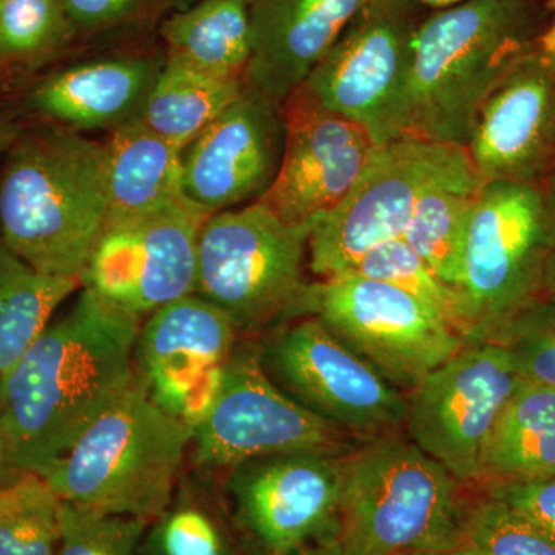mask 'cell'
I'll use <instances>...</instances> for the list:
<instances>
[{
	"label": "cell",
	"instance_id": "7",
	"mask_svg": "<svg viewBox=\"0 0 555 555\" xmlns=\"http://www.w3.org/2000/svg\"><path fill=\"white\" fill-rule=\"evenodd\" d=\"M555 244V204L546 184L485 182L463 255L460 291L469 313L467 343L486 341L543 298Z\"/></svg>",
	"mask_w": 555,
	"mask_h": 555
},
{
	"label": "cell",
	"instance_id": "13",
	"mask_svg": "<svg viewBox=\"0 0 555 555\" xmlns=\"http://www.w3.org/2000/svg\"><path fill=\"white\" fill-rule=\"evenodd\" d=\"M499 343H466L408 392L404 433L465 488L480 481L492 433L524 385Z\"/></svg>",
	"mask_w": 555,
	"mask_h": 555
},
{
	"label": "cell",
	"instance_id": "31",
	"mask_svg": "<svg viewBox=\"0 0 555 555\" xmlns=\"http://www.w3.org/2000/svg\"><path fill=\"white\" fill-rule=\"evenodd\" d=\"M61 499L42 477L25 474L0 491V555H57Z\"/></svg>",
	"mask_w": 555,
	"mask_h": 555
},
{
	"label": "cell",
	"instance_id": "27",
	"mask_svg": "<svg viewBox=\"0 0 555 555\" xmlns=\"http://www.w3.org/2000/svg\"><path fill=\"white\" fill-rule=\"evenodd\" d=\"M79 287L80 278L39 272L0 246V377L30 349L56 309Z\"/></svg>",
	"mask_w": 555,
	"mask_h": 555
},
{
	"label": "cell",
	"instance_id": "16",
	"mask_svg": "<svg viewBox=\"0 0 555 555\" xmlns=\"http://www.w3.org/2000/svg\"><path fill=\"white\" fill-rule=\"evenodd\" d=\"M238 331L192 294L150 313L134 347V378L171 418L195 429L217 400Z\"/></svg>",
	"mask_w": 555,
	"mask_h": 555
},
{
	"label": "cell",
	"instance_id": "14",
	"mask_svg": "<svg viewBox=\"0 0 555 555\" xmlns=\"http://www.w3.org/2000/svg\"><path fill=\"white\" fill-rule=\"evenodd\" d=\"M360 441L324 422L273 385L257 343L238 341L214 406L193 429L192 469L217 478L257 456L292 451L346 454Z\"/></svg>",
	"mask_w": 555,
	"mask_h": 555
},
{
	"label": "cell",
	"instance_id": "40",
	"mask_svg": "<svg viewBox=\"0 0 555 555\" xmlns=\"http://www.w3.org/2000/svg\"><path fill=\"white\" fill-rule=\"evenodd\" d=\"M21 137L20 129L10 122H0V155L9 152L11 145Z\"/></svg>",
	"mask_w": 555,
	"mask_h": 555
},
{
	"label": "cell",
	"instance_id": "25",
	"mask_svg": "<svg viewBox=\"0 0 555 555\" xmlns=\"http://www.w3.org/2000/svg\"><path fill=\"white\" fill-rule=\"evenodd\" d=\"M145 555H246L218 491L198 470L179 478L169 506L150 521Z\"/></svg>",
	"mask_w": 555,
	"mask_h": 555
},
{
	"label": "cell",
	"instance_id": "22",
	"mask_svg": "<svg viewBox=\"0 0 555 555\" xmlns=\"http://www.w3.org/2000/svg\"><path fill=\"white\" fill-rule=\"evenodd\" d=\"M104 144L108 222L142 217L185 198L184 150L141 118L113 130Z\"/></svg>",
	"mask_w": 555,
	"mask_h": 555
},
{
	"label": "cell",
	"instance_id": "4",
	"mask_svg": "<svg viewBox=\"0 0 555 555\" xmlns=\"http://www.w3.org/2000/svg\"><path fill=\"white\" fill-rule=\"evenodd\" d=\"M465 492L406 434L363 441L343 459L339 540L353 555L459 550Z\"/></svg>",
	"mask_w": 555,
	"mask_h": 555
},
{
	"label": "cell",
	"instance_id": "34",
	"mask_svg": "<svg viewBox=\"0 0 555 555\" xmlns=\"http://www.w3.org/2000/svg\"><path fill=\"white\" fill-rule=\"evenodd\" d=\"M489 339L511 353L524 382L555 389V308L551 302L537 299Z\"/></svg>",
	"mask_w": 555,
	"mask_h": 555
},
{
	"label": "cell",
	"instance_id": "26",
	"mask_svg": "<svg viewBox=\"0 0 555 555\" xmlns=\"http://www.w3.org/2000/svg\"><path fill=\"white\" fill-rule=\"evenodd\" d=\"M251 0H201L164 22L169 54L219 78L244 79L251 53Z\"/></svg>",
	"mask_w": 555,
	"mask_h": 555
},
{
	"label": "cell",
	"instance_id": "2",
	"mask_svg": "<svg viewBox=\"0 0 555 555\" xmlns=\"http://www.w3.org/2000/svg\"><path fill=\"white\" fill-rule=\"evenodd\" d=\"M107 222L104 142L65 127L16 139L0 178L3 246L39 272L80 278Z\"/></svg>",
	"mask_w": 555,
	"mask_h": 555
},
{
	"label": "cell",
	"instance_id": "12",
	"mask_svg": "<svg viewBox=\"0 0 555 555\" xmlns=\"http://www.w3.org/2000/svg\"><path fill=\"white\" fill-rule=\"evenodd\" d=\"M295 317L317 318L404 392L466 345L425 302L392 284L353 273L308 284Z\"/></svg>",
	"mask_w": 555,
	"mask_h": 555
},
{
	"label": "cell",
	"instance_id": "5",
	"mask_svg": "<svg viewBox=\"0 0 555 555\" xmlns=\"http://www.w3.org/2000/svg\"><path fill=\"white\" fill-rule=\"evenodd\" d=\"M192 433L160 411L134 378L39 477L64 502L152 521L169 506L184 474Z\"/></svg>",
	"mask_w": 555,
	"mask_h": 555
},
{
	"label": "cell",
	"instance_id": "41",
	"mask_svg": "<svg viewBox=\"0 0 555 555\" xmlns=\"http://www.w3.org/2000/svg\"><path fill=\"white\" fill-rule=\"evenodd\" d=\"M554 21L550 28L537 38V47L545 53L555 54V0H553Z\"/></svg>",
	"mask_w": 555,
	"mask_h": 555
},
{
	"label": "cell",
	"instance_id": "29",
	"mask_svg": "<svg viewBox=\"0 0 555 555\" xmlns=\"http://www.w3.org/2000/svg\"><path fill=\"white\" fill-rule=\"evenodd\" d=\"M469 555H555V535L509 503L466 488L462 507V543Z\"/></svg>",
	"mask_w": 555,
	"mask_h": 555
},
{
	"label": "cell",
	"instance_id": "38",
	"mask_svg": "<svg viewBox=\"0 0 555 555\" xmlns=\"http://www.w3.org/2000/svg\"><path fill=\"white\" fill-rule=\"evenodd\" d=\"M543 299H546L555 308V244L546 262L545 280H543Z\"/></svg>",
	"mask_w": 555,
	"mask_h": 555
},
{
	"label": "cell",
	"instance_id": "18",
	"mask_svg": "<svg viewBox=\"0 0 555 555\" xmlns=\"http://www.w3.org/2000/svg\"><path fill=\"white\" fill-rule=\"evenodd\" d=\"M467 155L485 182L546 184L555 171V54H518L478 112Z\"/></svg>",
	"mask_w": 555,
	"mask_h": 555
},
{
	"label": "cell",
	"instance_id": "6",
	"mask_svg": "<svg viewBox=\"0 0 555 555\" xmlns=\"http://www.w3.org/2000/svg\"><path fill=\"white\" fill-rule=\"evenodd\" d=\"M309 233L259 203L210 215L199 233L193 294L221 310L238 334L291 320L308 286Z\"/></svg>",
	"mask_w": 555,
	"mask_h": 555
},
{
	"label": "cell",
	"instance_id": "30",
	"mask_svg": "<svg viewBox=\"0 0 555 555\" xmlns=\"http://www.w3.org/2000/svg\"><path fill=\"white\" fill-rule=\"evenodd\" d=\"M347 273L383 281L408 292L443 317L466 343L469 339V313L462 291L441 281L403 238L372 248Z\"/></svg>",
	"mask_w": 555,
	"mask_h": 555
},
{
	"label": "cell",
	"instance_id": "24",
	"mask_svg": "<svg viewBox=\"0 0 555 555\" xmlns=\"http://www.w3.org/2000/svg\"><path fill=\"white\" fill-rule=\"evenodd\" d=\"M246 91L244 79L219 78L167 54L141 120L184 150Z\"/></svg>",
	"mask_w": 555,
	"mask_h": 555
},
{
	"label": "cell",
	"instance_id": "44",
	"mask_svg": "<svg viewBox=\"0 0 555 555\" xmlns=\"http://www.w3.org/2000/svg\"><path fill=\"white\" fill-rule=\"evenodd\" d=\"M415 555H469V554H466L465 551H462V550H455V551H448V553H423V554H415Z\"/></svg>",
	"mask_w": 555,
	"mask_h": 555
},
{
	"label": "cell",
	"instance_id": "3",
	"mask_svg": "<svg viewBox=\"0 0 555 555\" xmlns=\"http://www.w3.org/2000/svg\"><path fill=\"white\" fill-rule=\"evenodd\" d=\"M528 0H467L434 10L415 33L411 137L467 147L496 80L532 39Z\"/></svg>",
	"mask_w": 555,
	"mask_h": 555
},
{
	"label": "cell",
	"instance_id": "35",
	"mask_svg": "<svg viewBox=\"0 0 555 555\" xmlns=\"http://www.w3.org/2000/svg\"><path fill=\"white\" fill-rule=\"evenodd\" d=\"M524 511L555 535V476L537 480L474 486Z\"/></svg>",
	"mask_w": 555,
	"mask_h": 555
},
{
	"label": "cell",
	"instance_id": "10",
	"mask_svg": "<svg viewBox=\"0 0 555 555\" xmlns=\"http://www.w3.org/2000/svg\"><path fill=\"white\" fill-rule=\"evenodd\" d=\"M291 320L257 341L259 361L273 385L360 443L404 433L408 392L317 318Z\"/></svg>",
	"mask_w": 555,
	"mask_h": 555
},
{
	"label": "cell",
	"instance_id": "20",
	"mask_svg": "<svg viewBox=\"0 0 555 555\" xmlns=\"http://www.w3.org/2000/svg\"><path fill=\"white\" fill-rule=\"evenodd\" d=\"M367 0H251L246 90L283 107Z\"/></svg>",
	"mask_w": 555,
	"mask_h": 555
},
{
	"label": "cell",
	"instance_id": "23",
	"mask_svg": "<svg viewBox=\"0 0 555 555\" xmlns=\"http://www.w3.org/2000/svg\"><path fill=\"white\" fill-rule=\"evenodd\" d=\"M555 476V389L525 382L486 447L480 485Z\"/></svg>",
	"mask_w": 555,
	"mask_h": 555
},
{
	"label": "cell",
	"instance_id": "28",
	"mask_svg": "<svg viewBox=\"0 0 555 555\" xmlns=\"http://www.w3.org/2000/svg\"><path fill=\"white\" fill-rule=\"evenodd\" d=\"M485 181L480 173L440 182L423 193L403 240L444 283L460 288L467 230Z\"/></svg>",
	"mask_w": 555,
	"mask_h": 555
},
{
	"label": "cell",
	"instance_id": "42",
	"mask_svg": "<svg viewBox=\"0 0 555 555\" xmlns=\"http://www.w3.org/2000/svg\"><path fill=\"white\" fill-rule=\"evenodd\" d=\"M415 2L423 7H429V9L441 10L459 5V3L467 2V0H415Z\"/></svg>",
	"mask_w": 555,
	"mask_h": 555
},
{
	"label": "cell",
	"instance_id": "32",
	"mask_svg": "<svg viewBox=\"0 0 555 555\" xmlns=\"http://www.w3.org/2000/svg\"><path fill=\"white\" fill-rule=\"evenodd\" d=\"M75 30L61 0H0V65L47 56Z\"/></svg>",
	"mask_w": 555,
	"mask_h": 555
},
{
	"label": "cell",
	"instance_id": "39",
	"mask_svg": "<svg viewBox=\"0 0 555 555\" xmlns=\"http://www.w3.org/2000/svg\"><path fill=\"white\" fill-rule=\"evenodd\" d=\"M301 555H353L345 545H343L341 540H334V542L323 543V545H318L310 547L309 551L302 553Z\"/></svg>",
	"mask_w": 555,
	"mask_h": 555
},
{
	"label": "cell",
	"instance_id": "9",
	"mask_svg": "<svg viewBox=\"0 0 555 555\" xmlns=\"http://www.w3.org/2000/svg\"><path fill=\"white\" fill-rule=\"evenodd\" d=\"M347 454V452H346ZM343 459L276 452L230 467L219 494L246 555H301L341 534Z\"/></svg>",
	"mask_w": 555,
	"mask_h": 555
},
{
	"label": "cell",
	"instance_id": "43",
	"mask_svg": "<svg viewBox=\"0 0 555 555\" xmlns=\"http://www.w3.org/2000/svg\"><path fill=\"white\" fill-rule=\"evenodd\" d=\"M546 189L547 193H550L551 199H553V203L555 204V171L553 173V177L547 179Z\"/></svg>",
	"mask_w": 555,
	"mask_h": 555
},
{
	"label": "cell",
	"instance_id": "15",
	"mask_svg": "<svg viewBox=\"0 0 555 555\" xmlns=\"http://www.w3.org/2000/svg\"><path fill=\"white\" fill-rule=\"evenodd\" d=\"M208 217L184 198L142 217L108 222L80 276L82 287L141 318L192 295L199 233Z\"/></svg>",
	"mask_w": 555,
	"mask_h": 555
},
{
	"label": "cell",
	"instance_id": "1",
	"mask_svg": "<svg viewBox=\"0 0 555 555\" xmlns=\"http://www.w3.org/2000/svg\"><path fill=\"white\" fill-rule=\"evenodd\" d=\"M141 320L82 287L0 377V425L17 473L39 476L133 385Z\"/></svg>",
	"mask_w": 555,
	"mask_h": 555
},
{
	"label": "cell",
	"instance_id": "37",
	"mask_svg": "<svg viewBox=\"0 0 555 555\" xmlns=\"http://www.w3.org/2000/svg\"><path fill=\"white\" fill-rule=\"evenodd\" d=\"M25 474L17 473L11 466L9 452H7L5 438H3L2 425H0V491L10 488L11 485L20 481Z\"/></svg>",
	"mask_w": 555,
	"mask_h": 555
},
{
	"label": "cell",
	"instance_id": "33",
	"mask_svg": "<svg viewBox=\"0 0 555 555\" xmlns=\"http://www.w3.org/2000/svg\"><path fill=\"white\" fill-rule=\"evenodd\" d=\"M149 525L144 518L61 500L57 555H145Z\"/></svg>",
	"mask_w": 555,
	"mask_h": 555
},
{
	"label": "cell",
	"instance_id": "19",
	"mask_svg": "<svg viewBox=\"0 0 555 555\" xmlns=\"http://www.w3.org/2000/svg\"><path fill=\"white\" fill-rule=\"evenodd\" d=\"M284 141L283 107L244 91L184 149L185 198L210 215L257 203L276 177Z\"/></svg>",
	"mask_w": 555,
	"mask_h": 555
},
{
	"label": "cell",
	"instance_id": "8",
	"mask_svg": "<svg viewBox=\"0 0 555 555\" xmlns=\"http://www.w3.org/2000/svg\"><path fill=\"white\" fill-rule=\"evenodd\" d=\"M470 173L460 145L406 134L377 149L346 198L310 228V270L321 280L349 272L372 248L403 238L426 190Z\"/></svg>",
	"mask_w": 555,
	"mask_h": 555
},
{
	"label": "cell",
	"instance_id": "11",
	"mask_svg": "<svg viewBox=\"0 0 555 555\" xmlns=\"http://www.w3.org/2000/svg\"><path fill=\"white\" fill-rule=\"evenodd\" d=\"M418 7L415 0H367L299 86L363 126L378 149L408 133Z\"/></svg>",
	"mask_w": 555,
	"mask_h": 555
},
{
	"label": "cell",
	"instance_id": "17",
	"mask_svg": "<svg viewBox=\"0 0 555 555\" xmlns=\"http://www.w3.org/2000/svg\"><path fill=\"white\" fill-rule=\"evenodd\" d=\"M283 118V159L257 203L287 224L312 228L346 198L378 147L363 126L318 104L301 87L284 102Z\"/></svg>",
	"mask_w": 555,
	"mask_h": 555
},
{
	"label": "cell",
	"instance_id": "36",
	"mask_svg": "<svg viewBox=\"0 0 555 555\" xmlns=\"http://www.w3.org/2000/svg\"><path fill=\"white\" fill-rule=\"evenodd\" d=\"M145 0H61L76 30H104L131 20Z\"/></svg>",
	"mask_w": 555,
	"mask_h": 555
},
{
	"label": "cell",
	"instance_id": "21",
	"mask_svg": "<svg viewBox=\"0 0 555 555\" xmlns=\"http://www.w3.org/2000/svg\"><path fill=\"white\" fill-rule=\"evenodd\" d=\"M163 57L87 62L50 76L36 87V112L72 130H115L141 118Z\"/></svg>",
	"mask_w": 555,
	"mask_h": 555
}]
</instances>
